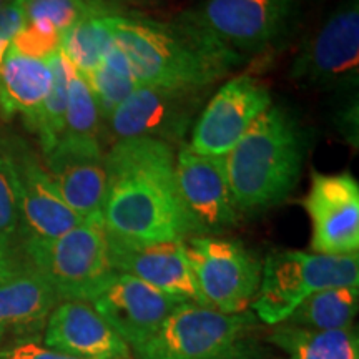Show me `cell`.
<instances>
[{
    "instance_id": "277c9868",
    "label": "cell",
    "mask_w": 359,
    "mask_h": 359,
    "mask_svg": "<svg viewBox=\"0 0 359 359\" xmlns=\"http://www.w3.org/2000/svg\"><path fill=\"white\" fill-rule=\"evenodd\" d=\"M296 12V0H205L175 20L231 72L285 42Z\"/></svg>"
},
{
    "instance_id": "2e32d148",
    "label": "cell",
    "mask_w": 359,
    "mask_h": 359,
    "mask_svg": "<svg viewBox=\"0 0 359 359\" xmlns=\"http://www.w3.org/2000/svg\"><path fill=\"white\" fill-rule=\"evenodd\" d=\"M303 205L311 218V248L316 253H358L359 185L353 175L313 173Z\"/></svg>"
},
{
    "instance_id": "5b68a950",
    "label": "cell",
    "mask_w": 359,
    "mask_h": 359,
    "mask_svg": "<svg viewBox=\"0 0 359 359\" xmlns=\"http://www.w3.org/2000/svg\"><path fill=\"white\" fill-rule=\"evenodd\" d=\"M253 314H226L187 302L137 349L142 359H264Z\"/></svg>"
},
{
    "instance_id": "4dcf8cb0",
    "label": "cell",
    "mask_w": 359,
    "mask_h": 359,
    "mask_svg": "<svg viewBox=\"0 0 359 359\" xmlns=\"http://www.w3.org/2000/svg\"><path fill=\"white\" fill-rule=\"evenodd\" d=\"M0 359H79L67 356L47 346H40L39 341H22V343L0 346Z\"/></svg>"
},
{
    "instance_id": "ffe728a7",
    "label": "cell",
    "mask_w": 359,
    "mask_h": 359,
    "mask_svg": "<svg viewBox=\"0 0 359 359\" xmlns=\"http://www.w3.org/2000/svg\"><path fill=\"white\" fill-rule=\"evenodd\" d=\"M50 87L52 70L47 60L25 57L8 47L0 69V111L6 118L22 115L30 128Z\"/></svg>"
},
{
    "instance_id": "4fadbf2b",
    "label": "cell",
    "mask_w": 359,
    "mask_h": 359,
    "mask_svg": "<svg viewBox=\"0 0 359 359\" xmlns=\"http://www.w3.org/2000/svg\"><path fill=\"white\" fill-rule=\"evenodd\" d=\"M271 107V93L259 79H231L208 102L193 127L190 150L200 155L226 156L263 111Z\"/></svg>"
},
{
    "instance_id": "6da1fadb",
    "label": "cell",
    "mask_w": 359,
    "mask_h": 359,
    "mask_svg": "<svg viewBox=\"0 0 359 359\" xmlns=\"http://www.w3.org/2000/svg\"><path fill=\"white\" fill-rule=\"evenodd\" d=\"M105 173L102 223L107 236L130 245L190 236L180 208L172 145L154 138L116 140L105 155Z\"/></svg>"
},
{
    "instance_id": "8fae6325",
    "label": "cell",
    "mask_w": 359,
    "mask_h": 359,
    "mask_svg": "<svg viewBox=\"0 0 359 359\" xmlns=\"http://www.w3.org/2000/svg\"><path fill=\"white\" fill-rule=\"evenodd\" d=\"M175 180L190 236H215L238 223L224 156L200 155L183 147L175 160Z\"/></svg>"
},
{
    "instance_id": "44dd1931",
    "label": "cell",
    "mask_w": 359,
    "mask_h": 359,
    "mask_svg": "<svg viewBox=\"0 0 359 359\" xmlns=\"http://www.w3.org/2000/svg\"><path fill=\"white\" fill-rule=\"evenodd\" d=\"M122 8L109 0H88L83 15L62 35L60 50L80 75L95 70L114 47L111 17Z\"/></svg>"
},
{
    "instance_id": "30bf717a",
    "label": "cell",
    "mask_w": 359,
    "mask_h": 359,
    "mask_svg": "<svg viewBox=\"0 0 359 359\" xmlns=\"http://www.w3.org/2000/svg\"><path fill=\"white\" fill-rule=\"evenodd\" d=\"M210 90L140 85L116 109L109 128L116 140L154 138L180 143L198 116Z\"/></svg>"
},
{
    "instance_id": "d6986e66",
    "label": "cell",
    "mask_w": 359,
    "mask_h": 359,
    "mask_svg": "<svg viewBox=\"0 0 359 359\" xmlns=\"http://www.w3.org/2000/svg\"><path fill=\"white\" fill-rule=\"evenodd\" d=\"M58 303L57 291L29 262L0 281V346L40 341Z\"/></svg>"
},
{
    "instance_id": "f1b7e54d",
    "label": "cell",
    "mask_w": 359,
    "mask_h": 359,
    "mask_svg": "<svg viewBox=\"0 0 359 359\" xmlns=\"http://www.w3.org/2000/svg\"><path fill=\"white\" fill-rule=\"evenodd\" d=\"M11 47L30 58L47 60L62 47V34L52 27L25 24L12 39Z\"/></svg>"
},
{
    "instance_id": "ac0fdd59",
    "label": "cell",
    "mask_w": 359,
    "mask_h": 359,
    "mask_svg": "<svg viewBox=\"0 0 359 359\" xmlns=\"http://www.w3.org/2000/svg\"><path fill=\"white\" fill-rule=\"evenodd\" d=\"M107 241L110 263L115 271L135 276L165 293L203 306L188 264L185 241L130 245L111 240L109 236Z\"/></svg>"
},
{
    "instance_id": "7c38bea8",
    "label": "cell",
    "mask_w": 359,
    "mask_h": 359,
    "mask_svg": "<svg viewBox=\"0 0 359 359\" xmlns=\"http://www.w3.org/2000/svg\"><path fill=\"white\" fill-rule=\"evenodd\" d=\"M88 303L137 351L187 299L165 293L135 276L115 271Z\"/></svg>"
},
{
    "instance_id": "7402d4cb",
    "label": "cell",
    "mask_w": 359,
    "mask_h": 359,
    "mask_svg": "<svg viewBox=\"0 0 359 359\" xmlns=\"http://www.w3.org/2000/svg\"><path fill=\"white\" fill-rule=\"evenodd\" d=\"M268 341L283 353L281 359H359L358 331H313L280 323L268 334Z\"/></svg>"
},
{
    "instance_id": "d6a6232c",
    "label": "cell",
    "mask_w": 359,
    "mask_h": 359,
    "mask_svg": "<svg viewBox=\"0 0 359 359\" xmlns=\"http://www.w3.org/2000/svg\"><path fill=\"white\" fill-rule=\"evenodd\" d=\"M7 2H8V0H0V7H4V6H6Z\"/></svg>"
},
{
    "instance_id": "5bb4252c",
    "label": "cell",
    "mask_w": 359,
    "mask_h": 359,
    "mask_svg": "<svg viewBox=\"0 0 359 359\" xmlns=\"http://www.w3.org/2000/svg\"><path fill=\"white\" fill-rule=\"evenodd\" d=\"M8 147L17 178L20 241L52 240L79 226L83 219L65 205L30 147L20 138H8Z\"/></svg>"
},
{
    "instance_id": "ba28073f",
    "label": "cell",
    "mask_w": 359,
    "mask_h": 359,
    "mask_svg": "<svg viewBox=\"0 0 359 359\" xmlns=\"http://www.w3.org/2000/svg\"><path fill=\"white\" fill-rule=\"evenodd\" d=\"M185 253L201 303L219 313H245L262 281L263 264L238 241L185 238Z\"/></svg>"
},
{
    "instance_id": "484cf974",
    "label": "cell",
    "mask_w": 359,
    "mask_h": 359,
    "mask_svg": "<svg viewBox=\"0 0 359 359\" xmlns=\"http://www.w3.org/2000/svg\"><path fill=\"white\" fill-rule=\"evenodd\" d=\"M102 122L103 120L98 114L95 98L90 92L87 80L75 70L69 83L64 135L102 142Z\"/></svg>"
},
{
    "instance_id": "9c48e42d",
    "label": "cell",
    "mask_w": 359,
    "mask_h": 359,
    "mask_svg": "<svg viewBox=\"0 0 359 359\" xmlns=\"http://www.w3.org/2000/svg\"><path fill=\"white\" fill-rule=\"evenodd\" d=\"M359 6L344 0L304 43L291 67V79L306 87L333 90L358 85Z\"/></svg>"
},
{
    "instance_id": "4316f807",
    "label": "cell",
    "mask_w": 359,
    "mask_h": 359,
    "mask_svg": "<svg viewBox=\"0 0 359 359\" xmlns=\"http://www.w3.org/2000/svg\"><path fill=\"white\" fill-rule=\"evenodd\" d=\"M25 24L52 27L64 35L87 11L88 0H19Z\"/></svg>"
},
{
    "instance_id": "8992f818",
    "label": "cell",
    "mask_w": 359,
    "mask_h": 359,
    "mask_svg": "<svg viewBox=\"0 0 359 359\" xmlns=\"http://www.w3.org/2000/svg\"><path fill=\"white\" fill-rule=\"evenodd\" d=\"M356 255H321L304 251H271L263 263L262 281L253 299L257 316L280 325L308 296L321 290L358 286Z\"/></svg>"
},
{
    "instance_id": "3957f363",
    "label": "cell",
    "mask_w": 359,
    "mask_h": 359,
    "mask_svg": "<svg viewBox=\"0 0 359 359\" xmlns=\"http://www.w3.org/2000/svg\"><path fill=\"white\" fill-rule=\"evenodd\" d=\"M114 42L128 58L140 85L212 88L230 70L178 20L160 22L118 11L111 17Z\"/></svg>"
},
{
    "instance_id": "d4e9b609",
    "label": "cell",
    "mask_w": 359,
    "mask_h": 359,
    "mask_svg": "<svg viewBox=\"0 0 359 359\" xmlns=\"http://www.w3.org/2000/svg\"><path fill=\"white\" fill-rule=\"evenodd\" d=\"M52 70V87L45 98L42 109L30 125V132L39 137L40 147L43 154H47L53 145L60 140L65 130L67 98H69V83L72 75L75 74V67L70 64L65 53L58 50L47 58Z\"/></svg>"
},
{
    "instance_id": "52a82bcc",
    "label": "cell",
    "mask_w": 359,
    "mask_h": 359,
    "mask_svg": "<svg viewBox=\"0 0 359 359\" xmlns=\"http://www.w3.org/2000/svg\"><path fill=\"white\" fill-rule=\"evenodd\" d=\"M27 262L57 291L60 302H90L110 280L109 241L103 224L82 222L52 240L20 241Z\"/></svg>"
},
{
    "instance_id": "603a6c76",
    "label": "cell",
    "mask_w": 359,
    "mask_h": 359,
    "mask_svg": "<svg viewBox=\"0 0 359 359\" xmlns=\"http://www.w3.org/2000/svg\"><path fill=\"white\" fill-rule=\"evenodd\" d=\"M358 303V286L321 290L308 296L283 323L313 331L344 330L353 326Z\"/></svg>"
},
{
    "instance_id": "83f0119b",
    "label": "cell",
    "mask_w": 359,
    "mask_h": 359,
    "mask_svg": "<svg viewBox=\"0 0 359 359\" xmlns=\"http://www.w3.org/2000/svg\"><path fill=\"white\" fill-rule=\"evenodd\" d=\"M0 238H19V200H17V178L8 147V138L0 137Z\"/></svg>"
},
{
    "instance_id": "cb8c5ba5",
    "label": "cell",
    "mask_w": 359,
    "mask_h": 359,
    "mask_svg": "<svg viewBox=\"0 0 359 359\" xmlns=\"http://www.w3.org/2000/svg\"><path fill=\"white\" fill-rule=\"evenodd\" d=\"M83 79L87 80L90 92L95 98L98 114L107 123L110 122L116 109L140 87L128 58L115 43L103 57L100 65Z\"/></svg>"
},
{
    "instance_id": "7a4b0ae2",
    "label": "cell",
    "mask_w": 359,
    "mask_h": 359,
    "mask_svg": "<svg viewBox=\"0 0 359 359\" xmlns=\"http://www.w3.org/2000/svg\"><path fill=\"white\" fill-rule=\"evenodd\" d=\"M308 138L298 118L271 105L224 156L228 185L238 213H259L280 205L302 177Z\"/></svg>"
},
{
    "instance_id": "f546056e",
    "label": "cell",
    "mask_w": 359,
    "mask_h": 359,
    "mask_svg": "<svg viewBox=\"0 0 359 359\" xmlns=\"http://www.w3.org/2000/svg\"><path fill=\"white\" fill-rule=\"evenodd\" d=\"M25 25V15L19 0H8L4 7H0V69L6 58L12 39Z\"/></svg>"
},
{
    "instance_id": "9a60e30c",
    "label": "cell",
    "mask_w": 359,
    "mask_h": 359,
    "mask_svg": "<svg viewBox=\"0 0 359 359\" xmlns=\"http://www.w3.org/2000/svg\"><path fill=\"white\" fill-rule=\"evenodd\" d=\"M43 155L45 170L65 205L83 222L102 223L107 191L102 142L62 135Z\"/></svg>"
},
{
    "instance_id": "e0dca14e",
    "label": "cell",
    "mask_w": 359,
    "mask_h": 359,
    "mask_svg": "<svg viewBox=\"0 0 359 359\" xmlns=\"http://www.w3.org/2000/svg\"><path fill=\"white\" fill-rule=\"evenodd\" d=\"M45 346L79 359H130V346L88 302L67 299L53 308L43 330Z\"/></svg>"
},
{
    "instance_id": "1f68e13d",
    "label": "cell",
    "mask_w": 359,
    "mask_h": 359,
    "mask_svg": "<svg viewBox=\"0 0 359 359\" xmlns=\"http://www.w3.org/2000/svg\"><path fill=\"white\" fill-rule=\"evenodd\" d=\"M25 264L27 258L24 251H22L20 241L0 238V281L19 271Z\"/></svg>"
}]
</instances>
